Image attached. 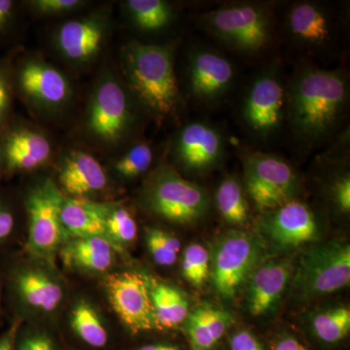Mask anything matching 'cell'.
Masks as SVG:
<instances>
[{
  "label": "cell",
  "mask_w": 350,
  "mask_h": 350,
  "mask_svg": "<svg viewBox=\"0 0 350 350\" xmlns=\"http://www.w3.org/2000/svg\"><path fill=\"white\" fill-rule=\"evenodd\" d=\"M109 206L90 199L64 197L61 213L64 230L76 239L98 237L108 239L107 216Z\"/></svg>",
  "instance_id": "cell-21"
},
{
  "label": "cell",
  "mask_w": 350,
  "mask_h": 350,
  "mask_svg": "<svg viewBox=\"0 0 350 350\" xmlns=\"http://www.w3.org/2000/svg\"><path fill=\"white\" fill-rule=\"evenodd\" d=\"M29 5L42 15H59L72 12L84 5V2L79 0H34L29 1Z\"/></svg>",
  "instance_id": "cell-36"
},
{
  "label": "cell",
  "mask_w": 350,
  "mask_h": 350,
  "mask_svg": "<svg viewBox=\"0 0 350 350\" xmlns=\"http://www.w3.org/2000/svg\"><path fill=\"white\" fill-rule=\"evenodd\" d=\"M53 148L49 138L31 125L11 120L0 133V174L31 172L49 162Z\"/></svg>",
  "instance_id": "cell-17"
},
{
  "label": "cell",
  "mask_w": 350,
  "mask_h": 350,
  "mask_svg": "<svg viewBox=\"0 0 350 350\" xmlns=\"http://www.w3.org/2000/svg\"><path fill=\"white\" fill-rule=\"evenodd\" d=\"M145 238L147 248L156 264L170 267L176 262L181 248L176 237L160 228H149Z\"/></svg>",
  "instance_id": "cell-33"
},
{
  "label": "cell",
  "mask_w": 350,
  "mask_h": 350,
  "mask_svg": "<svg viewBox=\"0 0 350 350\" xmlns=\"http://www.w3.org/2000/svg\"><path fill=\"white\" fill-rule=\"evenodd\" d=\"M0 175H1V174H0Z\"/></svg>",
  "instance_id": "cell-45"
},
{
  "label": "cell",
  "mask_w": 350,
  "mask_h": 350,
  "mask_svg": "<svg viewBox=\"0 0 350 350\" xmlns=\"http://www.w3.org/2000/svg\"><path fill=\"white\" fill-rule=\"evenodd\" d=\"M227 153L225 135L217 126L206 121L189 122L177 131L172 144V154L182 170L204 174L215 170Z\"/></svg>",
  "instance_id": "cell-13"
},
{
  "label": "cell",
  "mask_w": 350,
  "mask_h": 350,
  "mask_svg": "<svg viewBox=\"0 0 350 350\" xmlns=\"http://www.w3.org/2000/svg\"><path fill=\"white\" fill-rule=\"evenodd\" d=\"M278 64L253 78L239 105V121L246 133L259 142L275 137L286 123V83Z\"/></svg>",
  "instance_id": "cell-7"
},
{
  "label": "cell",
  "mask_w": 350,
  "mask_h": 350,
  "mask_svg": "<svg viewBox=\"0 0 350 350\" xmlns=\"http://www.w3.org/2000/svg\"><path fill=\"white\" fill-rule=\"evenodd\" d=\"M148 282L158 329H172L184 323L190 314L185 294L167 283Z\"/></svg>",
  "instance_id": "cell-25"
},
{
  "label": "cell",
  "mask_w": 350,
  "mask_h": 350,
  "mask_svg": "<svg viewBox=\"0 0 350 350\" xmlns=\"http://www.w3.org/2000/svg\"><path fill=\"white\" fill-rule=\"evenodd\" d=\"M107 29V19L100 15L68 21L57 31V49L72 63H90L103 49Z\"/></svg>",
  "instance_id": "cell-19"
},
{
  "label": "cell",
  "mask_w": 350,
  "mask_h": 350,
  "mask_svg": "<svg viewBox=\"0 0 350 350\" xmlns=\"http://www.w3.org/2000/svg\"><path fill=\"white\" fill-rule=\"evenodd\" d=\"M312 327L320 340L336 344L349 335L350 310L347 306H337L321 310L313 315Z\"/></svg>",
  "instance_id": "cell-29"
},
{
  "label": "cell",
  "mask_w": 350,
  "mask_h": 350,
  "mask_svg": "<svg viewBox=\"0 0 350 350\" xmlns=\"http://www.w3.org/2000/svg\"><path fill=\"white\" fill-rule=\"evenodd\" d=\"M16 228V213L5 196L0 193V246L12 237Z\"/></svg>",
  "instance_id": "cell-37"
},
{
  "label": "cell",
  "mask_w": 350,
  "mask_h": 350,
  "mask_svg": "<svg viewBox=\"0 0 350 350\" xmlns=\"http://www.w3.org/2000/svg\"><path fill=\"white\" fill-rule=\"evenodd\" d=\"M154 149L145 142H135L131 145L114 163V170L121 178H137L144 174L154 162Z\"/></svg>",
  "instance_id": "cell-30"
},
{
  "label": "cell",
  "mask_w": 350,
  "mask_h": 350,
  "mask_svg": "<svg viewBox=\"0 0 350 350\" xmlns=\"http://www.w3.org/2000/svg\"><path fill=\"white\" fill-rule=\"evenodd\" d=\"M232 315L217 306L204 304L190 313L186 332L193 350H211L231 325Z\"/></svg>",
  "instance_id": "cell-23"
},
{
  "label": "cell",
  "mask_w": 350,
  "mask_h": 350,
  "mask_svg": "<svg viewBox=\"0 0 350 350\" xmlns=\"http://www.w3.org/2000/svg\"><path fill=\"white\" fill-rule=\"evenodd\" d=\"M114 245L107 239H76L66 251V262L70 266L94 273H103L114 262Z\"/></svg>",
  "instance_id": "cell-24"
},
{
  "label": "cell",
  "mask_w": 350,
  "mask_h": 350,
  "mask_svg": "<svg viewBox=\"0 0 350 350\" xmlns=\"http://www.w3.org/2000/svg\"><path fill=\"white\" fill-rule=\"evenodd\" d=\"M137 124L133 98L122 83L105 76L94 87L88 105V135L101 144L115 146L130 137Z\"/></svg>",
  "instance_id": "cell-8"
},
{
  "label": "cell",
  "mask_w": 350,
  "mask_h": 350,
  "mask_svg": "<svg viewBox=\"0 0 350 350\" xmlns=\"http://www.w3.org/2000/svg\"><path fill=\"white\" fill-rule=\"evenodd\" d=\"M349 103L344 70L304 64L286 83L288 129L303 148H317L338 135Z\"/></svg>",
  "instance_id": "cell-1"
},
{
  "label": "cell",
  "mask_w": 350,
  "mask_h": 350,
  "mask_svg": "<svg viewBox=\"0 0 350 350\" xmlns=\"http://www.w3.org/2000/svg\"><path fill=\"white\" fill-rule=\"evenodd\" d=\"M13 333V330L9 331L8 335L0 340V350H14Z\"/></svg>",
  "instance_id": "cell-42"
},
{
  "label": "cell",
  "mask_w": 350,
  "mask_h": 350,
  "mask_svg": "<svg viewBox=\"0 0 350 350\" xmlns=\"http://www.w3.org/2000/svg\"><path fill=\"white\" fill-rule=\"evenodd\" d=\"M255 232L264 241L267 250L285 252L317 243L321 228L314 211L297 199L262 213L258 219Z\"/></svg>",
  "instance_id": "cell-11"
},
{
  "label": "cell",
  "mask_w": 350,
  "mask_h": 350,
  "mask_svg": "<svg viewBox=\"0 0 350 350\" xmlns=\"http://www.w3.org/2000/svg\"><path fill=\"white\" fill-rule=\"evenodd\" d=\"M181 273L189 283L202 287L211 275V252L202 244H190L184 251Z\"/></svg>",
  "instance_id": "cell-31"
},
{
  "label": "cell",
  "mask_w": 350,
  "mask_h": 350,
  "mask_svg": "<svg viewBox=\"0 0 350 350\" xmlns=\"http://www.w3.org/2000/svg\"><path fill=\"white\" fill-rule=\"evenodd\" d=\"M14 293L25 305L44 312L57 310L63 300L61 285L38 269H20L13 273Z\"/></svg>",
  "instance_id": "cell-22"
},
{
  "label": "cell",
  "mask_w": 350,
  "mask_h": 350,
  "mask_svg": "<svg viewBox=\"0 0 350 350\" xmlns=\"http://www.w3.org/2000/svg\"><path fill=\"white\" fill-rule=\"evenodd\" d=\"M128 90L142 109L158 121L176 116L182 96L169 45L131 42L124 51Z\"/></svg>",
  "instance_id": "cell-2"
},
{
  "label": "cell",
  "mask_w": 350,
  "mask_h": 350,
  "mask_svg": "<svg viewBox=\"0 0 350 350\" xmlns=\"http://www.w3.org/2000/svg\"><path fill=\"white\" fill-rule=\"evenodd\" d=\"M15 94L44 111H57L72 96L70 83L61 70L38 57H25L13 66Z\"/></svg>",
  "instance_id": "cell-12"
},
{
  "label": "cell",
  "mask_w": 350,
  "mask_h": 350,
  "mask_svg": "<svg viewBox=\"0 0 350 350\" xmlns=\"http://www.w3.org/2000/svg\"><path fill=\"white\" fill-rule=\"evenodd\" d=\"M64 195L51 179H44L29 189L25 198L29 216L27 248L32 254L51 262L68 236L62 223Z\"/></svg>",
  "instance_id": "cell-10"
},
{
  "label": "cell",
  "mask_w": 350,
  "mask_h": 350,
  "mask_svg": "<svg viewBox=\"0 0 350 350\" xmlns=\"http://www.w3.org/2000/svg\"><path fill=\"white\" fill-rule=\"evenodd\" d=\"M139 350H179V349L176 345L160 344L145 345Z\"/></svg>",
  "instance_id": "cell-43"
},
{
  "label": "cell",
  "mask_w": 350,
  "mask_h": 350,
  "mask_svg": "<svg viewBox=\"0 0 350 350\" xmlns=\"http://www.w3.org/2000/svg\"><path fill=\"white\" fill-rule=\"evenodd\" d=\"M293 258H267L246 283V306L254 317L273 312L293 275Z\"/></svg>",
  "instance_id": "cell-18"
},
{
  "label": "cell",
  "mask_w": 350,
  "mask_h": 350,
  "mask_svg": "<svg viewBox=\"0 0 350 350\" xmlns=\"http://www.w3.org/2000/svg\"><path fill=\"white\" fill-rule=\"evenodd\" d=\"M20 350H55V347L50 338L38 334L24 338L21 342Z\"/></svg>",
  "instance_id": "cell-40"
},
{
  "label": "cell",
  "mask_w": 350,
  "mask_h": 350,
  "mask_svg": "<svg viewBox=\"0 0 350 350\" xmlns=\"http://www.w3.org/2000/svg\"><path fill=\"white\" fill-rule=\"evenodd\" d=\"M71 327L83 342L91 347L100 349L108 342L107 329L101 322L100 315L93 306L86 301L78 303L71 312Z\"/></svg>",
  "instance_id": "cell-28"
},
{
  "label": "cell",
  "mask_w": 350,
  "mask_h": 350,
  "mask_svg": "<svg viewBox=\"0 0 350 350\" xmlns=\"http://www.w3.org/2000/svg\"><path fill=\"white\" fill-rule=\"evenodd\" d=\"M232 350H264L257 338L247 331H241L232 336Z\"/></svg>",
  "instance_id": "cell-38"
},
{
  "label": "cell",
  "mask_w": 350,
  "mask_h": 350,
  "mask_svg": "<svg viewBox=\"0 0 350 350\" xmlns=\"http://www.w3.org/2000/svg\"><path fill=\"white\" fill-rule=\"evenodd\" d=\"M126 7L133 25L142 31H162L174 19V8L163 0H129Z\"/></svg>",
  "instance_id": "cell-27"
},
{
  "label": "cell",
  "mask_w": 350,
  "mask_h": 350,
  "mask_svg": "<svg viewBox=\"0 0 350 350\" xmlns=\"http://www.w3.org/2000/svg\"><path fill=\"white\" fill-rule=\"evenodd\" d=\"M1 301H2V282H1V278H0V317H1V313H2Z\"/></svg>",
  "instance_id": "cell-44"
},
{
  "label": "cell",
  "mask_w": 350,
  "mask_h": 350,
  "mask_svg": "<svg viewBox=\"0 0 350 350\" xmlns=\"http://www.w3.org/2000/svg\"><path fill=\"white\" fill-rule=\"evenodd\" d=\"M142 202L158 217L181 226L199 222L211 207L206 191L169 165H162L149 177Z\"/></svg>",
  "instance_id": "cell-5"
},
{
  "label": "cell",
  "mask_w": 350,
  "mask_h": 350,
  "mask_svg": "<svg viewBox=\"0 0 350 350\" xmlns=\"http://www.w3.org/2000/svg\"><path fill=\"white\" fill-rule=\"evenodd\" d=\"M197 21L213 38L245 56L268 50L275 36L273 10L261 2H230L200 14Z\"/></svg>",
  "instance_id": "cell-3"
},
{
  "label": "cell",
  "mask_w": 350,
  "mask_h": 350,
  "mask_svg": "<svg viewBox=\"0 0 350 350\" xmlns=\"http://www.w3.org/2000/svg\"><path fill=\"white\" fill-rule=\"evenodd\" d=\"M105 287L113 310L131 333L158 329L146 278L133 271L113 273Z\"/></svg>",
  "instance_id": "cell-15"
},
{
  "label": "cell",
  "mask_w": 350,
  "mask_h": 350,
  "mask_svg": "<svg viewBox=\"0 0 350 350\" xmlns=\"http://www.w3.org/2000/svg\"><path fill=\"white\" fill-rule=\"evenodd\" d=\"M59 184L64 197L89 199L107 188V175L94 157L73 150L62 161Z\"/></svg>",
  "instance_id": "cell-20"
},
{
  "label": "cell",
  "mask_w": 350,
  "mask_h": 350,
  "mask_svg": "<svg viewBox=\"0 0 350 350\" xmlns=\"http://www.w3.org/2000/svg\"><path fill=\"white\" fill-rule=\"evenodd\" d=\"M284 29L297 48L313 55L331 50L338 36L337 20L331 9L315 1L291 4L285 15Z\"/></svg>",
  "instance_id": "cell-16"
},
{
  "label": "cell",
  "mask_w": 350,
  "mask_h": 350,
  "mask_svg": "<svg viewBox=\"0 0 350 350\" xmlns=\"http://www.w3.org/2000/svg\"><path fill=\"white\" fill-rule=\"evenodd\" d=\"M216 207L223 220L234 227L243 228L250 220V208L245 191L237 177H225L215 195Z\"/></svg>",
  "instance_id": "cell-26"
},
{
  "label": "cell",
  "mask_w": 350,
  "mask_h": 350,
  "mask_svg": "<svg viewBox=\"0 0 350 350\" xmlns=\"http://www.w3.org/2000/svg\"><path fill=\"white\" fill-rule=\"evenodd\" d=\"M14 94L12 59L3 57L0 59V133L13 119Z\"/></svg>",
  "instance_id": "cell-34"
},
{
  "label": "cell",
  "mask_w": 350,
  "mask_h": 350,
  "mask_svg": "<svg viewBox=\"0 0 350 350\" xmlns=\"http://www.w3.org/2000/svg\"><path fill=\"white\" fill-rule=\"evenodd\" d=\"M243 165L244 191L262 213L298 199L300 178L294 167L282 157L246 151Z\"/></svg>",
  "instance_id": "cell-9"
},
{
  "label": "cell",
  "mask_w": 350,
  "mask_h": 350,
  "mask_svg": "<svg viewBox=\"0 0 350 350\" xmlns=\"http://www.w3.org/2000/svg\"><path fill=\"white\" fill-rule=\"evenodd\" d=\"M328 196L338 213L349 215L350 211V176L347 170L338 172L329 183Z\"/></svg>",
  "instance_id": "cell-35"
},
{
  "label": "cell",
  "mask_w": 350,
  "mask_h": 350,
  "mask_svg": "<svg viewBox=\"0 0 350 350\" xmlns=\"http://www.w3.org/2000/svg\"><path fill=\"white\" fill-rule=\"evenodd\" d=\"M350 282V245L347 241L315 243L295 262L291 293L294 300L308 303L333 294Z\"/></svg>",
  "instance_id": "cell-4"
},
{
  "label": "cell",
  "mask_w": 350,
  "mask_h": 350,
  "mask_svg": "<svg viewBox=\"0 0 350 350\" xmlns=\"http://www.w3.org/2000/svg\"><path fill=\"white\" fill-rule=\"evenodd\" d=\"M107 234L113 245L129 244L137 239V221L128 207L110 204L107 216Z\"/></svg>",
  "instance_id": "cell-32"
},
{
  "label": "cell",
  "mask_w": 350,
  "mask_h": 350,
  "mask_svg": "<svg viewBox=\"0 0 350 350\" xmlns=\"http://www.w3.org/2000/svg\"><path fill=\"white\" fill-rule=\"evenodd\" d=\"M273 350H308L305 345H301L298 340L293 337H283L278 340Z\"/></svg>",
  "instance_id": "cell-41"
},
{
  "label": "cell",
  "mask_w": 350,
  "mask_h": 350,
  "mask_svg": "<svg viewBox=\"0 0 350 350\" xmlns=\"http://www.w3.org/2000/svg\"><path fill=\"white\" fill-rule=\"evenodd\" d=\"M16 17V3L11 0H0V36L12 27Z\"/></svg>",
  "instance_id": "cell-39"
},
{
  "label": "cell",
  "mask_w": 350,
  "mask_h": 350,
  "mask_svg": "<svg viewBox=\"0 0 350 350\" xmlns=\"http://www.w3.org/2000/svg\"><path fill=\"white\" fill-rule=\"evenodd\" d=\"M234 64L211 48H196L187 64V86L193 100L204 107L222 103L236 83Z\"/></svg>",
  "instance_id": "cell-14"
},
{
  "label": "cell",
  "mask_w": 350,
  "mask_h": 350,
  "mask_svg": "<svg viewBox=\"0 0 350 350\" xmlns=\"http://www.w3.org/2000/svg\"><path fill=\"white\" fill-rule=\"evenodd\" d=\"M264 241L256 234L230 230L216 239L211 253V282L221 298L234 299L253 271L267 259Z\"/></svg>",
  "instance_id": "cell-6"
}]
</instances>
